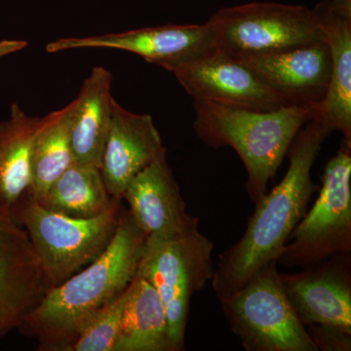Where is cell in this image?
<instances>
[{
  "mask_svg": "<svg viewBox=\"0 0 351 351\" xmlns=\"http://www.w3.org/2000/svg\"><path fill=\"white\" fill-rule=\"evenodd\" d=\"M27 43L25 40H17V39H4L0 40V59L19 52L27 48Z\"/></svg>",
  "mask_w": 351,
  "mask_h": 351,
  "instance_id": "obj_24",
  "label": "cell"
},
{
  "mask_svg": "<svg viewBox=\"0 0 351 351\" xmlns=\"http://www.w3.org/2000/svg\"><path fill=\"white\" fill-rule=\"evenodd\" d=\"M45 120L14 103L8 119L0 121V202L11 212L31 186L32 149Z\"/></svg>",
  "mask_w": 351,
  "mask_h": 351,
  "instance_id": "obj_18",
  "label": "cell"
},
{
  "mask_svg": "<svg viewBox=\"0 0 351 351\" xmlns=\"http://www.w3.org/2000/svg\"><path fill=\"white\" fill-rule=\"evenodd\" d=\"M121 201L114 198L105 213L91 219L55 213L29 195L14 208L11 213L29 235L50 288L63 283L106 250L124 211Z\"/></svg>",
  "mask_w": 351,
  "mask_h": 351,
  "instance_id": "obj_4",
  "label": "cell"
},
{
  "mask_svg": "<svg viewBox=\"0 0 351 351\" xmlns=\"http://www.w3.org/2000/svg\"><path fill=\"white\" fill-rule=\"evenodd\" d=\"M287 106L318 107L326 97L331 58L324 40L239 60Z\"/></svg>",
  "mask_w": 351,
  "mask_h": 351,
  "instance_id": "obj_13",
  "label": "cell"
},
{
  "mask_svg": "<svg viewBox=\"0 0 351 351\" xmlns=\"http://www.w3.org/2000/svg\"><path fill=\"white\" fill-rule=\"evenodd\" d=\"M49 288L29 235L0 202V339L22 326Z\"/></svg>",
  "mask_w": 351,
  "mask_h": 351,
  "instance_id": "obj_10",
  "label": "cell"
},
{
  "mask_svg": "<svg viewBox=\"0 0 351 351\" xmlns=\"http://www.w3.org/2000/svg\"><path fill=\"white\" fill-rule=\"evenodd\" d=\"M198 223L167 239L149 237L137 274L152 284L167 313L175 351L184 350L191 302L213 278L214 244L198 230Z\"/></svg>",
  "mask_w": 351,
  "mask_h": 351,
  "instance_id": "obj_5",
  "label": "cell"
},
{
  "mask_svg": "<svg viewBox=\"0 0 351 351\" xmlns=\"http://www.w3.org/2000/svg\"><path fill=\"white\" fill-rule=\"evenodd\" d=\"M284 290L304 327L332 328L351 335V255L339 254L280 274Z\"/></svg>",
  "mask_w": 351,
  "mask_h": 351,
  "instance_id": "obj_11",
  "label": "cell"
},
{
  "mask_svg": "<svg viewBox=\"0 0 351 351\" xmlns=\"http://www.w3.org/2000/svg\"><path fill=\"white\" fill-rule=\"evenodd\" d=\"M306 329L318 350H351V335L329 327L308 326Z\"/></svg>",
  "mask_w": 351,
  "mask_h": 351,
  "instance_id": "obj_23",
  "label": "cell"
},
{
  "mask_svg": "<svg viewBox=\"0 0 351 351\" xmlns=\"http://www.w3.org/2000/svg\"><path fill=\"white\" fill-rule=\"evenodd\" d=\"M49 53L71 49H115L142 57L149 63L173 73L218 50L216 34L209 23L165 25L133 31L51 41Z\"/></svg>",
  "mask_w": 351,
  "mask_h": 351,
  "instance_id": "obj_9",
  "label": "cell"
},
{
  "mask_svg": "<svg viewBox=\"0 0 351 351\" xmlns=\"http://www.w3.org/2000/svg\"><path fill=\"white\" fill-rule=\"evenodd\" d=\"M126 299L127 290L99 311L69 351H114Z\"/></svg>",
  "mask_w": 351,
  "mask_h": 351,
  "instance_id": "obj_22",
  "label": "cell"
},
{
  "mask_svg": "<svg viewBox=\"0 0 351 351\" xmlns=\"http://www.w3.org/2000/svg\"><path fill=\"white\" fill-rule=\"evenodd\" d=\"M193 108L197 137L213 149L232 147L241 159L254 204L267 193L295 135L318 113L313 106L258 110L206 101H193Z\"/></svg>",
  "mask_w": 351,
  "mask_h": 351,
  "instance_id": "obj_3",
  "label": "cell"
},
{
  "mask_svg": "<svg viewBox=\"0 0 351 351\" xmlns=\"http://www.w3.org/2000/svg\"><path fill=\"white\" fill-rule=\"evenodd\" d=\"M277 265H263L219 302L221 311L246 351H319L289 302Z\"/></svg>",
  "mask_w": 351,
  "mask_h": 351,
  "instance_id": "obj_6",
  "label": "cell"
},
{
  "mask_svg": "<svg viewBox=\"0 0 351 351\" xmlns=\"http://www.w3.org/2000/svg\"><path fill=\"white\" fill-rule=\"evenodd\" d=\"M145 232L124 209L106 250L86 269L48 289L21 328L31 332L39 350L69 351L99 311L123 294L137 276Z\"/></svg>",
  "mask_w": 351,
  "mask_h": 351,
  "instance_id": "obj_2",
  "label": "cell"
},
{
  "mask_svg": "<svg viewBox=\"0 0 351 351\" xmlns=\"http://www.w3.org/2000/svg\"><path fill=\"white\" fill-rule=\"evenodd\" d=\"M172 73L195 101L258 110L287 106L248 66L219 49Z\"/></svg>",
  "mask_w": 351,
  "mask_h": 351,
  "instance_id": "obj_12",
  "label": "cell"
},
{
  "mask_svg": "<svg viewBox=\"0 0 351 351\" xmlns=\"http://www.w3.org/2000/svg\"><path fill=\"white\" fill-rule=\"evenodd\" d=\"M112 75L95 66L75 99L71 144L75 163L100 168L112 119Z\"/></svg>",
  "mask_w": 351,
  "mask_h": 351,
  "instance_id": "obj_17",
  "label": "cell"
},
{
  "mask_svg": "<svg viewBox=\"0 0 351 351\" xmlns=\"http://www.w3.org/2000/svg\"><path fill=\"white\" fill-rule=\"evenodd\" d=\"M113 200L100 168L73 163L50 186L40 204L71 218L91 219L105 213Z\"/></svg>",
  "mask_w": 351,
  "mask_h": 351,
  "instance_id": "obj_21",
  "label": "cell"
},
{
  "mask_svg": "<svg viewBox=\"0 0 351 351\" xmlns=\"http://www.w3.org/2000/svg\"><path fill=\"white\" fill-rule=\"evenodd\" d=\"M317 199L293 230L278 263L304 269L339 254H351V145L343 140L325 165Z\"/></svg>",
  "mask_w": 351,
  "mask_h": 351,
  "instance_id": "obj_7",
  "label": "cell"
},
{
  "mask_svg": "<svg viewBox=\"0 0 351 351\" xmlns=\"http://www.w3.org/2000/svg\"><path fill=\"white\" fill-rule=\"evenodd\" d=\"M114 351H175L162 300L156 288L138 274L127 289Z\"/></svg>",
  "mask_w": 351,
  "mask_h": 351,
  "instance_id": "obj_19",
  "label": "cell"
},
{
  "mask_svg": "<svg viewBox=\"0 0 351 351\" xmlns=\"http://www.w3.org/2000/svg\"><path fill=\"white\" fill-rule=\"evenodd\" d=\"M330 134L313 119L295 135L283 179L255 203L241 239L219 256L211 283L219 302L237 292L263 265L278 261L317 189L311 171Z\"/></svg>",
  "mask_w": 351,
  "mask_h": 351,
  "instance_id": "obj_1",
  "label": "cell"
},
{
  "mask_svg": "<svg viewBox=\"0 0 351 351\" xmlns=\"http://www.w3.org/2000/svg\"><path fill=\"white\" fill-rule=\"evenodd\" d=\"M128 211L147 239H167L199 223L186 212L179 184L171 169L167 152L141 171L124 193Z\"/></svg>",
  "mask_w": 351,
  "mask_h": 351,
  "instance_id": "obj_14",
  "label": "cell"
},
{
  "mask_svg": "<svg viewBox=\"0 0 351 351\" xmlns=\"http://www.w3.org/2000/svg\"><path fill=\"white\" fill-rule=\"evenodd\" d=\"M331 58V78L316 120L351 145V0H322L313 8Z\"/></svg>",
  "mask_w": 351,
  "mask_h": 351,
  "instance_id": "obj_16",
  "label": "cell"
},
{
  "mask_svg": "<svg viewBox=\"0 0 351 351\" xmlns=\"http://www.w3.org/2000/svg\"><path fill=\"white\" fill-rule=\"evenodd\" d=\"M75 100L46 114L34 142L31 159V186L27 195L39 203L48 189L69 166L75 163L71 144V124Z\"/></svg>",
  "mask_w": 351,
  "mask_h": 351,
  "instance_id": "obj_20",
  "label": "cell"
},
{
  "mask_svg": "<svg viewBox=\"0 0 351 351\" xmlns=\"http://www.w3.org/2000/svg\"><path fill=\"white\" fill-rule=\"evenodd\" d=\"M219 50L237 60L322 40L313 9L276 2L223 7L208 20Z\"/></svg>",
  "mask_w": 351,
  "mask_h": 351,
  "instance_id": "obj_8",
  "label": "cell"
},
{
  "mask_svg": "<svg viewBox=\"0 0 351 351\" xmlns=\"http://www.w3.org/2000/svg\"><path fill=\"white\" fill-rule=\"evenodd\" d=\"M165 152L167 149L152 115L129 112L114 99L101 165L110 196L123 200L132 180Z\"/></svg>",
  "mask_w": 351,
  "mask_h": 351,
  "instance_id": "obj_15",
  "label": "cell"
}]
</instances>
